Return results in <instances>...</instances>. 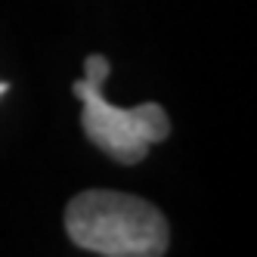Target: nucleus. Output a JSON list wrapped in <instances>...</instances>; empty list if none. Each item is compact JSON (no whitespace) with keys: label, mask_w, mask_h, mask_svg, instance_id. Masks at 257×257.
Instances as JSON below:
<instances>
[{"label":"nucleus","mask_w":257,"mask_h":257,"mask_svg":"<svg viewBox=\"0 0 257 257\" xmlns=\"http://www.w3.org/2000/svg\"><path fill=\"white\" fill-rule=\"evenodd\" d=\"M65 232L84 251L105 257H158L168 251L164 214L127 192L87 189L65 208Z\"/></svg>","instance_id":"1"},{"label":"nucleus","mask_w":257,"mask_h":257,"mask_svg":"<svg viewBox=\"0 0 257 257\" xmlns=\"http://www.w3.org/2000/svg\"><path fill=\"white\" fill-rule=\"evenodd\" d=\"M87 75L71 90L84 102V134L108 158L121 164H137L149 155V146L171 134V118L158 102H143L137 108H118L105 99L102 84L108 78L105 56H87Z\"/></svg>","instance_id":"2"},{"label":"nucleus","mask_w":257,"mask_h":257,"mask_svg":"<svg viewBox=\"0 0 257 257\" xmlns=\"http://www.w3.org/2000/svg\"><path fill=\"white\" fill-rule=\"evenodd\" d=\"M4 90H7V84H0V93H4Z\"/></svg>","instance_id":"3"}]
</instances>
